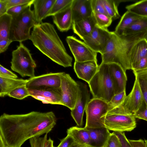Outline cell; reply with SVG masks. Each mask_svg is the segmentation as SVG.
<instances>
[{
	"label": "cell",
	"instance_id": "obj_1",
	"mask_svg": "<svg viewBox=\"0 0 147 147\" xmlns=\"http://www.w3.org/2000/svg\"><path fill=\"white\" fill-rule=\"evenodd\" d=\"M56 122L52 111L3 113L0 117V147H21L28 140L48 134Z\"/></svg>",
	"mask_w": 147,
	"mask_h": 147
},
{
	"label": "cell",
	"instance_id": "obj_2",
	"mask_svg": "<svg viewBox=\"0 0 147 147\" xmlns=\"http://www.w3.org/2000/svg\"><path fill=\"white\" fill-rule=\"evenodd\" d=\"M30 40L34 46L52 61L64 67H71L73 59L67 52L54 26L48 22L36 24Z\"/></svg>",
	"mask_w": 147,
	"mask_h": 147
},
{
	"label": "cell",
	"instance_id": "obj_3",
	"mask_svg": "<svg viewBox=\"0 0 147 147\" xmlns=\"http://www.w3.org/2000/svg\"><path fill=\"white\" fill-rule=\"evenodd\" d=\"M147 32L119 36L111 32L110 37L103 52L101 54V63H115L120 65L126 71L131 69L128 55L134 44L145 37Z\"/></svg>",
	"mask_w": 147,
	"mask_h": 147
},
{
	"label": "cell",
	"instance_id": "obj_4",
	"mask_svg": "<svg viewBox=\"0 0 147 147\" xmlns=\"http://www.w3.org/2000/svg\"><path fill=\"white\" fill-rule=\"evenodd\" d=\"M88 84L93 98L100 99L108 103L115 95L108 63H101Z\"/></svg>",
	"mask_w": 147,
	"mask_h": 147
},
{
	"label": "cell",
	"instance_id": "obj_5",
	"mask_svg": "<svg viewBox=\"0 0 147 147\" xmlns=\"http://www.w3.org/2000/svg\"><path fill=\"white\" fill-rule=\"evenodd\" d=\"M30 7L12 17L9 38L12 42H20L30 39V30L36 24L34 11L31 10Z\"/></svg>",
	"mask_w": 147,
	"mask_h": 147
},
{
	"label": "cell",
	"instance_id": "obj_6",
	"mask_svg": "<svg viewBox=\"0 0 147 147\" xmlns=\"http://www.w3.org/2000/svg\"><path fill=\"white\" fill-rule=\"evenodd\" d=\"M11 69L22 77L35 76L36 64L32 56L30 50L22 42H20L17 49L12 53Z\"/></svg>",
	"mask_w": 147,
	"mask_h": 147
},
{
	"label": "cell",
	"instance_id": "obj_7",
	"mask_svg": "<svg viewBox=\"0 0 147 147\" xmlns=\"http://www.w3.org/2000/svg\"><path fill=\"white\" fill-rule=\"evenodd\" d=\"M108 111V103L102 100L92 98L85 109L86 128H97L105 127L102 117Z\"/></svg>",
	"mask_w": 147,
	"mask_h": 147
},
{
	"label": "cell",
	"instance_id": "obj_8",
	"mask_svg": "<svg viewBox=\"0 0 147 147\" xmlns=\"http://www.w3.org/2000/svg\"><path fill=\"white\" fill-rule=\"evenodd\" d=\"M143 99L138 82L135 78L129 94L120 105L108 111L106 115L114 114L133 115L139 109Z\"/></svg>",
	"mask_w": 147,
	"mask_h": 147
},
{
	"label": "cell",
	"instance_id": "obj_9",
	"mask_svg": "<svg viewBox=\"0 0 147 147\" xmlns=\"http://www.w3.org/2000/svg\"><path fill=\"white\" fill-rule=\"evenodd\" d=\"M102 118L105 127L113 131H131L136 126V118L133 115L111 114Z\"/></svg>",
	"mask_w": 147,
	"mask_h": 147
},
{
	"label": "cell",
	"instance_id": "obj_10",
	"mask_svg": "<svg viewBox=\"0 0 147 147\" xmlns=\"http://www.w3.org/2000/svg\"><path fill=\"white\" fill-rule=\"evenodd\" d=\"M61 88L62 94V105L71 110L75 106L78 96L79 86L69 74L62 72L61 75Z\"/></svg>",
	"mask_w": 147,
	"mask_h": 147
},
{
	"label": "cell",
	"instance_id": "obj_11",
	"mask_svg": "<svg viewBox=\"0 0 147 147\" xmlns=\"http://www.w3.org/2000/svg\"><path fill=\"white\" fill-rule=\"evenodd\" d=\"M66 40L75 61L79 62L97 61V53L93 50L84 41L73 36H67Z\"/></svg>",
	"mask_w": 147,
	"mask_h": 147
},
{
	"label": "cell",
	"instance_id": "obj_12",
	"mask_svg": "<svg viewBox=\"0 0 147 147\" xmlns=\"http://www.w3.org/2000/svg\"><path fill=\"white\" fill-rule=\"evenodd\" d=\"M61 73L51 72L30 78L26 86L29 89L38 90L60 88Z\"/></svg>",
	"mask_w": 147,
	"mask_h": 147
},
{
	"label": "cell",
	"instance_id": "obj_13",
	"mask_svg": "<svg viewBox=\"0 0 147 147\" xmlns=\"http://www.w3.org/2000/svg\"><path fill=\"white\" fill-rule=\"evenodd\" d=\"M79 89L76 101L71 115L77 125L81 126L83 124L84 111L90 100V94L87 85L80 81L77 82Z\"/></svg>",
	"mask_w": 147,
	"mask_h": 147
},
{
	"label": "cell",
	"instance_id": "obj_14",
	"mask_svg": "<svg viewBox=\"0 0 147 147\" xmlns=\"http://www.w3.org/2000/svg\"><path fill=\"white\" fill-rule=\"evenodd\" d=\"M111 32L96 26L92 31L82 39L93 50L101 54L104 51Z\"/></svg>",
	"mask_w": 147,
	"mask_h": 147
},
{
	"label": "cell",
	"instance_id": "obj_15",
	"mask_svg": "<svg viewBox=\"0 0 147 147\" xmlns=\"http://www.w3.org/2000/svg\"><path fill=\"white\" fill-rule=\"evenodd\" d=\"M28 89L30 96L44 104L62 105L60 88L40 90Z\"/></svg>",
	"mask_w": 147,
	"mask_h": 147
},
{
	"label": "cell",
	"instance_id": "obj_16",
	"mask_svg": "<svg viewBox=\"0 0 147 147\" xmlns=\"http://www.w3.org/2000/svg\"><path fill=\"white\" fill-rule=\"evenodd\" d=\"M109 73L113 86L115 94L125 90L127 80L126 71L119 65L115 63H108Z\"/></svg>",
	"mask_w": 147,
	"mask_h": 147
},
{
	"label": "cell",
	"instance_id": "obj_17",
	"mask_svg": "<svg viewBox=\"0 0 147 147\" xmlns=\"http://www.w3.org/2000/svg\"><path fill=\"white\" fill-rule=\"evenodd\" d=\"M98 67L97 61L79 62L75 61L74 68L78 78L88 84L96 73Z\"/></svg>",
	"mask_w": 147,
	"mask_h": 147
},
{
	"label": "cell",
	"instance_id": "obj_18",
	"mask_svg": "<svg viewBox=\"0 0 147 147\" xmlns=\"http://www.w3.org/2000/svg\"><path fill=\"white\" fill-rule=\"evenodd\" d=\"M72 3L53 16L54 23L61 32L67 31L72 27Z\"/></svg>",
	"mask_w": 147,
	"mask_h": 147
},
{
	"label": "cell",
	"instance_id": "obj_19",
	"mask_svg": "<svg viewBox=\"0 0 147 147\" xmlns=\"http://www.w3.org/2000/svg\"><path fill=\"white\" fill-rule=\"evenodd\" d=\"M72 11L73 22L91 16L93 11L91 0H73Z\"/></svg>",
	"mask_w": 147,
	"mask_h": 147
},
{
	"label": "cell",
	"instance_id": "obj_20",
	"mask_svg": "<svg viewBox=\"0 0 147 147\" xmlns=\"http://www.w3.org/2000/svg\"><path fill=\"white\" fill-rule=\"evenodd\" d=\"M86 128L89 134V146L91 147H104L111 134L109 130L105 127Z\"/></svg>",
	"mask_w": 147,
	"mask_h": 147
},
{
	"label": "cell",
	"instance_id": "obj_21",
	"mask_svg": "<svg viewBox=\"0 0 147 147\" xmlns=\"http://www.w3.org/2000/svg\"><path fill=\"white\" fill-rule=\"evenodd\" d=\"M96 26V22L92 14L85 19L74 22L72 28L74 32L82 40L92 31Z\"/></svg>",
	"mask_w": 147,
	"mask_h": 147
},
{
	"label": "cell",
	"instance_id": "obj_22",
	"mask_svg": "<svg viewBox=\"0 0 147 147\" xmlns=\"http://www.w3.org/2000/svg\"><path fill=\"white\" fill-rule=\"evenodd\" d=\"M147 57V40L145 37L137 40L132 46L128 55L131 65L136 61Z\"/></svg>",
	"mask_w": 147,
	"mask_h": 147
},
{
	"label": "cell",
	"instance_id": "obj_23",
	"mask_svg": "<svg viewBox=\"0 0 147 147\" xmlns=\"http://www.w3.org/2000/svg\"><path fill=\"white\" fill-rule=\"evenodd\" d=\"M56 0H34V12L36 24H40L45 19Z\"/></svg>",
	"mask_w": 147,
	"mask_h": 147
},
{
	"label": "cell",
	"instance_id": "obj_24",
	"mask_svg": "<svg viewBox=\"0 0 147 147\" xmlns=\"http://www.w3.org/2000/svg\"><path fill=\"white\" fill-rule=\"evenodd\" d=\"M28 80L4 77L0 76V96H8L9 93L18 86L26 84Z\"/></svg>",
	"mask_w": 147,
	"mask_h": 147
},
{
	"label": "cell",
	"instance_id": "obj_25",
	"mask_svg": "<svg viewBox=\"0 0 147 147\" xmlns=\"http://www.w3.org/2000/svg\"><path fill=\"white\" fill-rule=\"evenodd\" d=\"M143 17L127 11L121 17L115 28V33L119 36H123L124 31L126 28Z\"/></svg>",
	"mask_w": 147,
	"mask_h": 147
},
{
	"label": "cell",
	"instance_id": "obj_26",
	"mask_svg": "<svg viewBox=\"0 0 147 147\" xmlns=\"http://www.w3.org/2000/svg\"><path fill=\"white\" fill-rule=\"evenodd\" d=\"M67 135L72 136L78 144L89 145V134L88 131L86 128L72 127L67 129Z\"/></svg>",
	"mask_w": 147,
	"mask_h": 147
},
{
	"label": "cell",
	"instance_id": "obj_27",
	"mask_svg": "<svg viewBox=\"0 0 147 147\" xmlns=\"http://www.w3.org/2000/svg\"><path fill=\"white\" fill-rule=\"evenodd\" d=\"M147 32V17H143L126 28L123 36H128Z\"/></svg>",
	"mask_w": 147,
	"mask_h": 147
},
{
	"label": "cell",
	"instance_id": "obj_28",
	"mask_svg": "<svg viewBox=\"0 0 147 147\" xmlns=\"http://www.w3.org/2000/svg\"><path fill=\"white\" fill-rule=\"evenodd\" d=\"M12 17L6 13L0 16V40L9 39Z\"/></svg>",
	"mask_w": 147,
	"mask_h": 147
},
{
	"label": "cell",
	"instance_id": "obj_29",
	"mask_svg": "<svg viewBox=\"0 0 147 147\" xmlns=\"http://www.w3.org/2000/svg\"><path fill=\"white\" fill-rule=\"evenodd\" d=\"M106 11L113 20L119 18L120 16L118 10L119 3L124 1L119 0H102Z\"/></svg>",
	"mask_w": 147,
	"mask_h": 147
},
{
	"label": "cell",
	"instance_id": "obj_30",
	"mask_svg": "<svg viewBox=\"0 0 147 147\" xmlns=\"http://www.w3.org/2000/svg\"><path fill=\"white\" fill-rule=\"evenodd\" d=\"M133 72L138 82L143 99L147 104V70Z\"/></svg>",
	"mask_w": 147,
	"mask_h": 147
},
{
	"label": "cell",
	"instance_id": "obj_31",
	"mask_svg": "<svg viewBox=\"0 0 147 147\" xmlns=\"http://www.w3.org/2000/svg\"><path fill=\"white\" fill-rule=\"evenodd\" d=\"M126 8L139 16L147 17V0L140 1L127 6Z\"/></svg>",
	"mask_w": 147,
	"mask_h": 147
},
{
	"label": "cell",
	"instance_id": "obj_32",
	"mask_svg": "<svg viewBox=\"0 0 147 147\" xmlns=\"http://www.w3.org/2000/svg\"><path fill=\"white\" fill-rule=\"evenodd\" d=\"M48 133L43 137H37L29 139L31 147H54L53 141L50 138L47 139Z\"/></svg>",
	"mask_w": 147,
	"mask_h": 147
},
{
	"label": "cell",
	"instance_id": "obj_33",
	"mask_svg": "<svg viewBox=\"0 0 147 147\" xmlns=\"http://www.w3.org/2000/svg\"><path fill=\"white\" fill-rule=\"evenodd\" d=\"M93 15L96 26L103 29H107L111 24L113 20L108 15L97 12H93Z\"/></svg>",
	"mask_w": 147,
	"mask_h": 147
},
{
	"label": "cell",
	"instance_id": "obj_34",
	"mask_svg": "<svg viewBox=\"0 0 147 147\" xmlns=\"http://www.w3.org/2000/svg\"><path fill=\"white\" fill-rule=\"evenodd\" d=\"M8 96L19 100H22L30 96L28 89L26 84L19 86L12 90Z\"/></svg>",
	"mask_w": 147,
	"mask_h": 147
},
{
	"label": "cell",
	"instance_id": "obj_35",
	"mask_svg": "<svg viewBox=\"0 0 147 147\" xmlns=\"http://www.w3.org/2000/svg\"><path fill=\"white\" fill-rule=\"evenodd\" d=\"M73 0H56L47 17L53 16L69 5Z\"/></svg>",
	"mask_w": 147,
	"mask_h": 147
},
{
	"label": "cell",
	"instance_id": "obj_36",
	"mask_svg": "<svg viewBox=\"0 0 147 147\" xmlns=\"http://www.w3.org/2000/svg\"><path fill=\"white\" fill-rule=\"evenodd\" d=\"M126 96L125 90L114 95L110 101L108 103V111L120 105L123 102Z\"/></svg>",
	"mask_w": 147,
	"mask_h": 147
},
{
	"label": "cell",
	"instance_id": "obj_37",
	"mask_svg": "<svg viewBox=\"0 0 147 147\" xmlns=\"http://www.w3.org/2000/svg\"><path fill=\"white\" fill-rule=\"evenodd\" d=\"M34 0L29 3L11 7L8 9L7 13L11 15L12 17L19 15L27 7L31 6L33 4Z\"/></svg>",
	"mask_w": 147,
	"mask_h": 147
},
{
	"label": "cell",
	"instance_id": "obj_38",
	"mask_svg": "<svg viewBox=\"0 0 147 147\" xmlns=\"http://www.w3.org/2000/svg\"><path fill=\"white\" fill-rule=\"evenodd\" d=\"M133 115L136 118L147 121V104L144 99L139 109Z\"/></svg>",
	"mask_w": 147,
	"mask_h": 147
},
{
	"label": "cell",
	"instance_id": "obj_39",
	"mask_svg": "<svg viewBox=\"0 0 147 147\" xmlns=\"http://www.w3.org/2000/svg\"><path fill=\"white\" fill-rule=\"evenodd\" d=\"M93 12L107 14L105 9L102 0H91Z\"/></svg>",
	"mask_w": 147,
	"mask_h": 147
},
{
	"label": "cell",
	"instance_id": "obj_40",
	"mask_svg": "<svg viewBox=\"0 0 147 147\" xmlns=\"http://www.w3.org/2000/svg\"><path fill=\"white\" fill-rule=\"evenodd\" d=\"M104 147H122L119 138L114 132L111 133Z\"/></svg>",
	"mask_w": 147,
	"mask_h": 147
},
{
	"label": "cell",
	"instance_id": "obj_41",
	"mask_svg": "<svg viewBox=\"0 0 147 147\" xmlns=\"http://www.w3.org/2000/svg\"><path fill=\"white\" fill-rule=\"evenodd\" d=\"M133 71L147 70V57L136 61L131 65Z\"/></svg>",
	"mask_w": 147,
	"mask_h": 147
},
{
	"label": "cell",
	"instance_id": "obj_42",
	"mask_svg": "<svg viewBox=\"0 0 147 147\" xmlns=\"http://www.w3.org/2000/svg\"><path fill=\"white\" fill-rule=\"evenodd\" d=\"M78 144L71 136L67 135L66 137L62 139L57 147H71Z\"/></svg>",
	"mask_w": 147,
	"mask_h": 147
},
{
	"label": "cell",
	"instance_id": "obj_43",
	"mask_svg": "<svg viewBox=\"0 0 147 147\" xmlns=\"http://www.w3.org/2000/svg\"><path fill=\"white\" fill-rule=\"evenodd\" d=\"M113 132L119 138L122 147H133L129 140L126 137L124 132Z\"/></svg>",
	"mask_w": 147,
	"mask_h": 147
},
{
	"label": "cell",
	"instance_id": "obj_44",
	"mask_svg": "<svg viewBox=\"0 0 147 147\" xmlns=\"http://www.w3.org/2000/svg\"><path fill=\"white\" fill-rule=\"evenodd\" d=\"M0 76L5 78H17V76L9 69L0 65Z\"/></svg>",
	"mask_w": 147,
	"mask_h": 147
},
{
	"label": "cell",
	"instance_id": "obj_45",
	"mask_svg": "<svg viewBox=\"0 0 147 147\" xmlns=\"http://www.w3.org/2000/svg\"><path fill=\"white\" fill-rule=\"evenodd\" d=\"M32 0H6L7 9L17 5L26 3Z\"/></svg>",
	"mask_w": 147,
	"mask_h": 147
},
{
	"label": "cell",
	"instance_id": "obj_46",
	"mask_svg": "<svg viewBox=\"0 0 147 147\" xmlns=\"http://www.w3.org/2000/svg\"><path fill=\"white\" fill-rule=\"evenodd\" d=\"M12 42L9 39L0 40V53H2L6 51Z\"/></svg>",
	"mask_w": 147,
	"mask_h": 147
},
{
	"label": "cell",
	"instance_id": "obj_47",
	"mask_svg": "<svg viewBox=\"0 0 147 147\" xmlns=\"http://www.w3.org/2000/svg\"><path fill=\"white\" fill-rule=\"evenodd\" d=\"M129 140L133 147H146L144 141L142 139Z\"/></svg>",
	"mask_w": 147,
	"mask_h": 147
},
{
	"label": "cell",
	"instance_id": "obj_48",
	"mask_svg": "<svg viewBox=\"0 0 147 147\" xmlns=\"http://www.w3.org/2000/svg\"><path fill=\"white\" fill-rule=\"evenodd\" d=\"M7 10L6 0H0V16L6 13Z\"/></svg>",
	"mask_w": 147,
	"mask_h": 147
},
{
	"label": "cell",
	"instance_id": "obj_49",
	"mask_svg": "<svg viewBox=\"0 0 147 147\" xmlns=\"http://www.w3.org/2000/svg\"><path fill=\"white\" fill-rule=\"evenodd\" d=\"M84 145H82L78 144H76L75 145H74L71 147H82Z\"/></svg>",
	"mask_w": 147,
	"mask_h": 147
},
{
	"label": "cell",
	"instance_id": "obj_50",
	"mask_svg": "<svg viewBox=\"0 0 147 147\" xmlns=\"http://www.w3.org/2000/svg\"><path fill=\"white\" fill-rule=\"evenodd\" d=\"M146 147H147V140H144Z\"/></svg>",
	"mask_w": 147,
	"mask_h": 147
},
{
	"label": "cell",
	"instance_id": "obj_51",
	"mask_svg": "<svg viewBox=\"0 0 147 147\" xmlns=\"http://www.w3.org/2000/svg\"><path fill=\"white\" fill-rule=\"evenodd\" d=\"M82 147H91L90 146L87 145H84L82 146Z\"/></svg>",
	"mask_w": 147,
	"mask_h": 147
},
{
	"label": "cell",
	"instance_id": "obj_52",
	"mask_svg": "<svg viewBox=\"0 0 147 147\" xmlns=\"http://www.w3.org/2000/svg\"><path fill=\"white\" fill-rule=\"evenodd\" d=\"M145 38L147 40V34H146V35L145 36Z\"/></svg>",
	"mask_w": 147,
	"mask_h": 147
}]
</instances>
